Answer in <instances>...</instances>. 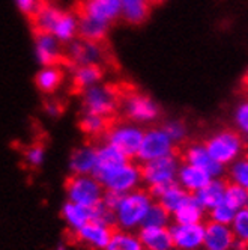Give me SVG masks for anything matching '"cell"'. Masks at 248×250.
I'll return each instance as SVG.
<instances>
[{
  "mask_svg": "<svg viewBox=\"0 0 248 250\" xmlns=\"http://www.w3.org/2000/svg\"><path fill=\"white\" fill-rule=\"evenodd\" d=\"M63 14V9H60L56 5L45 3L42 2L39 9L33 14L32 23L35 27V32H45V33H53L57 21L60 20V17Z\"/></svg>",
  "mask_w": 248,
  "mask_h": 250,
  "instance_id": "25",
  "label": "cell"
},
{
  "mask_svg": "<svg viewBox=\"0 0 248 250\" xmlns=\"http://www.w3.org/2000/svg\"><path fill=\"white\" fill-rule=\"evenodd\" d=\"M96 180L102 184L105 191H113L117 194H125L133 190L140 188L143 184L141 180V169L138 165H135L133 160L127 162L107 173L98 176Z\"/></svg>",
  "mask_w": 248,
  "mask_h": 250,
  "instance_id": "8",
  "label": "cell"
},
{
  "mask_svg": "<svg viewBox=\"0 0 248 250\" xmlns=\"http://www.w3.org/2000/svg\"><path fill=\"white\" fill-rule=\"evenodd\" d=\"M227 183L223 178H210V181L196 193V198L203 205L206 211L212 209L214 207L224 202V194H226Z\"/></svg>",
  "mask_w": 248,
  "mask_h": 250,
  "instance_id": "26",
  "label": "cell"
},
{
  "mask_svg": "<svg viewBox=\"0 0 248 250\" xmlns=\"http://www.w3.org/2000/svg\"><path fill=\"white\" fill-rule=\"evenodd\" d=\"M170 250H181V249H178V247H174V246H173V247H172Z\"/></svg>",
  "mask_w": 248,
  "mask_h": 250,
  "instance_id": "45",
  "label": "cell"
},
{
  "mask_svg": "<svg viewBox=\"0 0 248 250\" xmlns=\"http://www.w3.org/2000/svg\"><path fill=\"white\" fill-rule=\"evenodd\" d=\"M14 3L21 14H24L26 17L32 19L33 14L39 9L42 2L41 0H14Z\"/></svg>",
  "mask_w": 248,
  "mask_h": 250,
  "instance_id": "41",
  "label": "cell"
},
{
  "mask_svg": "<svg viewBox=\"0 0 248 250\" xmlns=\"http://www.w3.org/2000/svg\"><path fill=\"white\" fill-rule=\"evenodd\" d=\"M96 167L94 172V176L98 178L104 173H107L122 165H125L130 162V158L123 155L119 149L112 146L107 142H102V144L96 145Z\"/></svg>",
  "mask_w": 248,
  "mask_h": 250,
  "instance_id": "20",
  "label": "cell"
},
{
  "mask_svg": "<svg viewBox=\"0 0 248 250\" xmlns=\"http://www.w3.org/2000/svg\"><path fill=\"white\" fill-rule=\"evenodd\" d=\"M209 181H210V176L206 172L194 167L191 165H187V163L181 165L179 172H178V178H176V183H178L190 194H196Z\"/></svg>",
  "mask_w": 248,
  "mask_h": 250,
  "instance_id": "24",
  "label": "cell"
},
{
  "mask_svg": "<svg viewBox=\"0 0 248 250\" xmlns=\"http://www.w3.org/2000/svg\"><path fill=\"white\" fill-rule=\"evenodd\" d=\"M96 145L84 144L73 149L68 167L71 175H94L96 167Z\"/></svg>",
  "mask_w": 248,
  "mask_h": 250,
  "instance_id": "15",
  "label": "cell"
},
{
  "mask_svg": "<svg viewBox=\"0 0 248 250\" xmlns=\"http://www.w3.org/2000/svg\"><path fill=\"white\" fill-rule=\"evenodd\" d=\"M24 163L32 167V169H38L44 165L45 162V148L41 144H33L24 149Z\"/></svg>",
  "mask_w": 248,
  "mask_h": 250,
  "instance_id": "40",
  "label": "cell"
},
{
  "mask_svg": "<svg viewBox=\"0 0 248 250\" xmlns=\"http://www.w3.org/2000/svg\"><path fill=\"white\" fill-rule=\"evenodd\" d=\"M233 124L236 131L248 140V98L241 100L233 109Z\"/></svg>",
  "mask_w": 248,
  "mask_h": 250,
  "instance_id": "37",
  "label": "cell"
},
{
  "mask_svg": "<svg viewBox=\"0 0 248 250\" xmlns=\"http://www.w3.org/2000/svg\"><path fill=\"white\" fill-rule=\"evenodd\" d=\"M105 250H143L137 234L131 230L114 229Z\"/></svg>",
  "mask_w": 248,
  "mask_h": 250,
  "instance_id": "32",
  "label": "cell"
},
{
  "mask_svg": "<svg viewBox=\"0 0 248 250\" xmlns=\"http://www.w3.org/2000/svg\"><path fill=\"white\" fill-rule=\"evenodd\" d=\"M122 14L120 19L128 24L138 26L148 20L151 14V0H120Z\"/></svg>",
  "mask_w": 248,
  "mask_h": 250,
  "instance_id": "28",
  "label": "cell"
},
{
  "mask_svg": "<svg viewBox=\"0 0 248 250\" xmlns=\"http://www.w3.org/2000/svg\"><path fill=\"white\" fill-rule=\"evenodd\" d=\"M173 246L181 250H202L205 246V223L184 225L174 223L169 226Z\"/></svg>",
  "mask_w": 248,
  "mask_h": 250,
  "instance_id": "12",
  "label": "cell"
},
{
  "mask_svg": "<svg viewBox=\"0 0 248 250\" xmlns=\"http://www.w3.org/2000/svg\"><path fill=\"white\" fill-rule=\"evenodd\" d=\"M208 216H209V222H215L220 225H230L236 216V211L226 202H221L220 205L209 209Z\"/></svg>",
  "mask_w": 248,
  "mask_h": 250,
  "instance_id": "39",
  "label": "cell"
},
{
  "mask_svg": "<svg viewBox=\"0 0 248 250\" xmlns=\"http://www.w3.org/2000/svg\"><path fill=\"white\" fill-rule=\"evenodd\" d=\"M137 235L143 250H170L173 247L170 228L141 226Z\"/></svg>",
  "mask_w": 248,
  "mask_h": 250,
  "instance_id": "19",
  "label": "cell"
},
{
  "mask_svg": "<svg viewBox=\"0 0 248 250\" xmlns=\"http://www.w3.org/2000/svg\"><path fill=\"white\" fill-rule=\"evenodd\" d=\"M60 217L71 234H76L86 223L95 220V207H83L66 201L60 208Z\"/></svg>",
  "mask_w": 248,
  "mask_h": 250,
  "instance_id": "18",
  "label": "cell"
},
{
  "mask_svg": "<svg viewBox=\"0 0 248 250\" xmlns=\"http://www.w3.org/2000/svg\"><path fill=\"white\" fill-rule=\"evenodd\" d=\"M73 73V83L80 91L95 86L101 83L104 77V71L101 65H81V66H74L71 68Z\"/></svg>",
  "mask_w": 248,
  "mask_h": 250,
  "instance_id": "29",
  "label": "cell"
},
{
  "mask_svg": "<svg viewBox=\"0 0 248 250\" xmlns=\"http://www.w3.org/2000/svg\"><path fill=\"white\" fill-rule=\"evenodd\" d=\"M224 202L232 207L235 211L247 208L248 207V190H245L241 186H236L233 183H227Z\"/></svg>",
  "mask_w": 248,
  "mask_h": 250,
  "instance_id": "33",
  "label": "cell"
},
{
  "mask_svg": "<svg viewBox=\"0 0 248 250\" xmlns=\"http://www.w3.org/2000/svg\"><path fill=\"white\" fill-rule=\"evenodd\" d=\"M44 112L50 116V118H59L63 112V105L59 101L50 100L44 104Z\"/></svg>",
  "mask_w": 248,
  "mask_h": 250,
  "instance_id": "42",
  "label": "cell"
},
{
  "mask_svg": "<svg viewBox=\"0 0 248 250\" xmlns=\"http://www.w3.org/2000/svg\"><path fill=\"white\" fill-rule=\"evenodd\" d=\"M80 12L113 24L120 19L122 5L120 0H84Z\"/></svg>",
  "mask_w": 248,
  "mask_h": 250,
  "instance_id": "17",
  "label": "cell"
},
{
  "mask_svg": "<svg viewBox=\"0 0 248 250\" xmlns=\"http://www.w3.org/2000/svg\"><path fill=\"white\" fill-rule=\"evenodd\" d=\"M51 35H55L60 44H69L78 38V14L63 11L60 20L57 21L55 30Z\"/></svg>",
  "mask_w": 248,
  "mask_h": 250,
  "instance_id": "30",
  "label": "cell"
},
{
  "mask_svg": "<svg viewBox=\"0 0 248 250\" xmlns=\"http://www.w3.org/2000/svg\"><path fill=\"white\" fill-rule=\"evenodd\" d=\"M163 128L166 130L169 137L173 140L174 145L185 142V139L188 136V127L185 125V122L181 121V119H169L167 122H164Z\"/></svg>",
  "mask_w": 248,
  "mask_h": 250,
  "instance_id": "38",
  "label": "cell"
},
{
  "mask_svg": "<svg viewBox=\"0 0 248 250\" xmlns=\"http://www.w3.org/2000/svg\"><path fill=\"white\" fill-rule=\"evenodd\" d=\"M184 163L191 165L194 167H197L203 172H206L210 178H221L226 167L215 162L208 152L205 144H191L184 149L182 154Z\"/></svg>",
  "mask_w": 248,
  "mask_h": 250,
  "instance_id": "14",
  "label": "cell"
},
{
  "mask_svg": "<svg viewBox=\"0 0 248 250\" xmlns=\"http://www.w3.org/2000/svg\"><path fill=\"white\" fill-rule=\"evenodd\" d=\"M230 183L248 190V157H241L229 166Z\"/></svg>",
  "mask_w": 248,
  "mask_h": 250,
  "instance_id": "35",
  "label": "cell"
},
{
  "mask_svg": "<svg viewBox=\"0 0 248 250\" xmlns=\"http://www.w3.org/2000/svg\"><path fill=\"white\" fill-rule=\"evenodd\" d=\"M181 165H182L181 160L179 157H176V154L141 163L140 169H141L143 184L148 187V190H151V188L166 187L176 183Z\"/></svg>",
  "mask_w": 248,
  "mask_h": 250,
  "instance_id": "6",
  "label": "cell"
},
{
  "mask_svg": "<svg viewBox=\"0 0 248 250\" xmlns=\"http://www.w3.org/2000/svg\"><path fill=\"white\" fill-rule=\"evenodd\" d=\"M66 62L71 68L81 65H101L104 61V48L101 42H92L84 40H74L66 44Z\"/></svg>",
  "mask_w": 248,
  "mask_h": 250,
  "instance_id": "10",
  "label": "cell"
},
{
  "mask_svg": "<svg viewBox=\"0 0 248 250\" xmlns=\"http://www.w3.org/2000/svg\"><path fill=\"white\" fill-rule=\"evenodd\" d=\"M33 51H35V59H37L39 66L59 65L63 55L62 44L57 41V38L55 35L45 32H35Z\"/></svg>",
  "mask_w": 248,
  "mask_h": 250,
  "instance_id": "13",
  "label": "cell"
},
{
  "mask_svg": "<svg viewBox=\"0 0 248 250\" xmlns=\"http://www.w3.org/2000/svg\"><path fill=\"white\" fill-rule=\"evenodd\" d=\"M112 24L101 21L95 17L78 14V38L92 42H102L110 32Z\"/></svg>",
  "mask_w": 248,
  "mask_h": 250,
  "instance_id": "23",
  "label": "cell"
},
{
  "mask_svg": "<svg viewBox=\"0 0 248 250\" xmlns=\"http://www.w3.org/2000/svg\"><path fill=\"white\" fill-rule=\"evenodd\" d=\"M174 144L163 127H151L145 131L143 140L137 154V160L141 163L152 162L174 154Z\"/></svg>",
  "mask_w": 248,
  "mask_h": 250,
  "instance_id": "9",
  "label": "cell"
},
{
  "mask_svg": "<svg viewBox=\"0 0 248 250\" xmlns=\"http://www.w3.org/2000/svg\"><path fill=\"white\" fill-rule=\"evenodd\" d=\"M202 250H206V249H202Z\"/></svg>",
  "mask_w": 248,
  "mask_h": 250,
  "instance_id": "46",
  "label": "cell"
},
{
  "mask_svg": "<svg viewBox=\"0 0 248 250\" xmlns=\"http://www.w3.org/2000/svg\"><path fill=\"white\" fill-rule=\"evenodd\" d=\"M235 235L230 225H220L215 222L205 223V246L206 250H232Z\"/></svg>",
  "mask_w": 248,
  "mask_h": 250,
  "instance_id": "16",
  "label": "cell"
},
{
  "mask_svg": "<svg viewBox=\"0 0 248 250\" xmlns=\"http://www.w3.org/2000/svg\"><path fill=\"white\" fill-rule=\"evenodd\" d=\"M81 107L86 113L99 115L109 119L120 107V100L114 87L98 83L81 91Z\"/></svg>",
  "mask_w": 248,
  "mask_h": 250,
  "instance_id": "4",
  "label": "cell"
},
{
  "mask_svg": "<svg viewBox=\"0 0 248 250\" xmlns=\"http://www.w3.org/2000/svg\"><path fill=\"white\" fill-rule=\"evenodd\" d=\"M149 193L152 194V198L155 202H158L166 211L173 214L176 209L181 207V204L185 201V198L190 194L187 193L178 183H173L166 187H156L151 188Z\"/></svg>",
  "mask_w": 248,
  "mask_h": 250,
  "instance_id": "21",
  "label": "cell"
},
{
  "mask_svg": "<svg viewBox=\"0 0 248 250\" xmlns=\"http://www.w3.org/2000/svg\"><path fill=\"white\" fill-rule=\"evenodd\" d=\"M143 136L145 130L141 128V125L127 121L110 125L109 130L104 134V142H107V144L119 149L125 157L133 160L137 158Z\"/></svg>",
  "mask_w": 248,
  "mask_h": 250,
  "instance_id": "5",
  "label": "cell"
},
{
  "mask_svg": "<svg viewBox=\"0 0 248 250\" xmlns=\"http://www.w3.org/2000/svg\"><path fill=\"white\" fill-rule=\"evenodd\" d=\"M55 250H71V246L66 244V243H63V241H60V243L55 247Z\"/></svg>",
  "mask_w": 248,
  "mask_h": 250,
  "instance_id": "43",
  "label": "cell"
},
{
  "mask_svg": "<svg viewBox=\"0 0 248 250\" xmlns=\"http://www.w3.org/2000/svg\"><path fill=\"white\" fill-rule=\"evenodd\" d=\"M208 211L199 202L196 194H188L181 207L172 214V220L174 223H184V225H194V223H203Z\"/></svg>",
  "mask_w": 248,
  "mask_h": 250,
  "instance_id": "22",
  "label": "cell"
},
{
  "mask_svg": "<svg viewBox=\"0 0 248 250\" xmlns=\"http://www.w3.org/2000/svg\"><path fill=\"white\" fill-rule=\"evenodd\" d=\"M113 225L92 220L89 223H86L81 229H78L76 234H73L74 240L92 250H105L107 247L112 234H113Z\"/></svg>",
  "mask_w": 248,
  "mask_h": 250,
  "instance_id": "11",
  "label": "cell"
},
{
  "mask_svg": "<svg viewBox=\"0 0 248 250\" xmlns=\"http://www.w3.org/2000/svg\"><path fill=\"white\" fill-rule=\"evenodd\" d=\"M104 187L94 175H71L65 183L66 201L83 207H96L102 202Z\"/></svg>",
  "mask_w": 248,
  "mask_h": 250,
  "instance_id": "3",
  "label": "cell"
},
{
  "mask_svg": "<svg viewBox=\"0 0 248 250\" xmlns=\"http://www.w3.org/2000/svg\"><path fill=\"white\" fill-rule=\"evenodd\" d=\"M78 125L86 136L94 137V139L101 137V136L104 137L105 131H107L110 127L107 118L99 116V115H94V113H86V112L81 113Z\"/></svg>",
  "mask_w": 248,
  "mask_h": 250,
  "instance_id": "31",
  "label": "cell"
},
{
  "mask_svg": "<svg viewBox=\"0 0 248 250\" xmlns=\"http://www.w3.org/2000/svg\"><path fill=\"white\" fill-rule=\"evenodd\" d=\"M122 113L130 122L137 125L153 124L161 116V107L148 94L130 92L120 101Z\"/></svg>",
  "mask_w": 248,
  "mask_h": 250,
  "instance_id": "7",
  "label": "cell"
},
{
  "mask_svg": "<svg viewBox=\"0 0 248 250\" xmlns=\"http://www.w3.org/2000/svg\"><path fill=\"white\" fill-rule=\"evenodd\" d=\"M205 146L210 157L224 167L235 163L245 151V140L235 130H220L208 137Z\"/></svg>",
  "mask_w": 248,
  "mask_h": 250,
  "instance_id": "2",
  "label": "cell"
},
{
  "mask_svg": "<svg viewBox=\"0 0 248 250\" xmlns=\"http://www.w3.org/2000/svg\"><path fill=\"white\" fill-rule=\"evenodd\" d=\"M62 82H63V69L59 68V65L41 66V69L35 76V84H37L38 91L45 95L55 94L62 86Z\"/></svg>",
  "mask_w": 248,
  "mask_h": 250,
  "instance_id": "27",
  "label": "cell"
},
{
  "mask_svg": "<svg viewBox=\"0 0 248 250\" xmlns=\"http://www.w3.org/2000/svg\"><path fill=\"white\" fill-rule=\"evenodd\" d=\"M152 3H163V2H166V0H151Z\"/></svg>",
  "mask_w": 248,
  "mask_h": 250,
  "instance_id": "44",
  "label": "cell"
},
{
  "mask_svg": "<svg viewBox=\"0 0 248 250\" xmlns=\"http://www.w3.org/2000/svg\"><path fill=\"white\" fill-rule=\"evenodd\" d=\"M230 228L233 230L235 240L248 246V207L236 211V216L230 223Z\"/></svg>",
  "mask_w": 248,
  "mask_h": 250,
  "instance_id": "36",
  "label": "cell"
},
{
  "mask_svg": "<svg viewBox=\"0 0 248 250\" xmlns=\"http://www.w3.org/2000/svg\"><path fill=\"white\" fill-rule=\"evenodd\" d=\"M172 225V214L166 211L158 202H153L149 208L143 226H158V228H169Z\"/></svg>",
  "mask_w": 248,
  "mask_h": 250,
  "instance_id": "34",
  "label": "cell"
},
{
  "mask_svg": "<svg viewBox=\"0 0 248 250\" xmlns=\"http://www.w3.org/2000/svg\"><path fill=\"white\" fill-rule=\"evenodd\" d=\"M153 202L152 194L145 188L120 194L119 202L113 209L114 226L122 230H138L143 226L145 217Z\"/></svg>",
  "mask_w": 248,
  "mask_h": 250,
  "instance_id": "1",
  "label": "cell"
}]
</instances>
